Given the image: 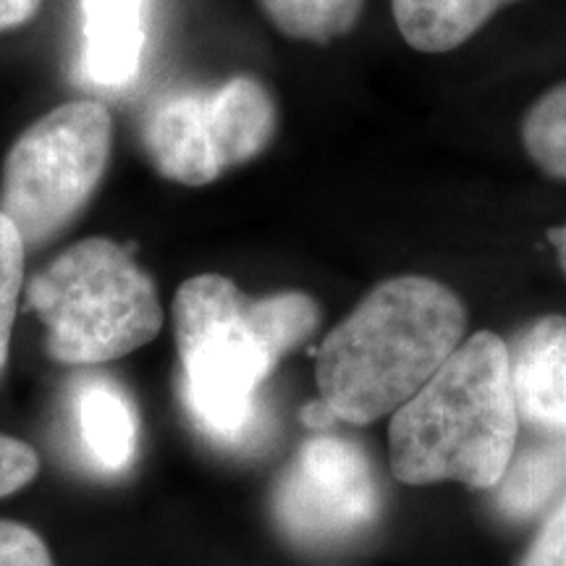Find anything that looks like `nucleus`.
<instances>
[{
  "label": "nucleus",
  "mask_w": 566,
  "mask_h": 566,
  "mask_svg": "<svg viewBox=\"0 0 566 566\" xmlns=\"http://www.w3.org/2000/svg\"><path fill=\"white\" fill-rule=\"evenodd\" d=\"M42 0H0V32L27 24L40 11Z\"/></svg>",
  "instance_id": "aec40b11"
},
{
  "label": "nucleus",
  "mask_w": 566,
  "mask_h": 566,
  "mask_svg": "<svg viewBox=\"0 0 566 566\" xmlns=\"http://www.w3.org/2000/svg\"><path fill=\"white\" fill-rule=\"evenodd\" d=\"M512 0H391L396 27L420 53H449L464 45L501 6Z\"/></svg>",
  "instance_id": "f8f14e48"
},
{
  "label": "nucleus",
  "mask_w": 566,
  "mask_h": 566,
  "mask_svg": "<svg viewBox=\"0 0 566 566\" xmlns=\"http://www.w3.org/2000/svg\"><path fill=\"white\" fill-rule=\"evenodd\" d=\"M520 566H566V499L548 514Z\"/></svg>",
  "instance_id": "6ab92c4d"
},
{
  "label": "nucleus",
  "mask_w": 566,
  "mask_h": 566,
  "mask_svg": "<svg viewBox=\"0 0 566 566\" xmlns=\"http://www.w3.org/2000/svg\"><path fill=\"white\" fill-rule=\"evenodd\" d=\"M113 118L95 101L63 103L13 142L0 176V212L27 247H42L80 218L101 187Z\"/></svg>",
  "instance_id": "39448f33"
},
{
  "label": "nucleus",
  "mask_w": 566,
  "mask_h": 566,
  "mask_svg": "<svg viewBox=\"0 0 566 566\" xmlns=\"http://www.w3.org/2000/svg\"><path fill=\"white\" fill-rule=\"evenodd\" d=\"M302 417H304V422L315 424V428H323V424H328L331 420H336V415L331 412L328 405H325L323 399L317 401V405H310L307 409H304Z\"/></svg>",
  "instance_id": "412c9836"
},
{
  "label": "nucleus",
  "mask_w": 566,
  "mask_h": 566,
  "mask_svg": "<svg viewBox=\"0 0 566 566\" xmlns=\"http://www.w3.org/2000/svg\"><path fill=\"white\" fill-rule=\"evenodd\" d=\"M522 142L543 174L566 181V82L533 103L522 122Z\"/></svg>",
  "instance_id": "2eb2a0df"
},
{
  "label": "nucleus",
  "mask_w": 566,
  "mask_h": 566,
  "mask_svg": "<svg viewBox=\"0 0 566 566\" xmlns=\"http://www.w3.org/2000/svg\"><path fill=\"white\" fill-rule=\"evenodd\" d=\"M516 428L509 346L491 331H480L394 412L391 470L407 485L457 480L488 491L501 483L512 462Z\"/></svg>",
  "instance_id": "7ed1b4c3"
},
{
  "label": "nucleus",
  "mask_w": 566,
  "mask_h": 566,
  "mask_svg": "<svg viewBox=\"0 0 566 566\" xmlns=\"http://www.w3.org/2000/svg\"><path fill=\"white\" fill-rule=\"evenodd\" d=\"M548 237H551V244H554L558 252V263H562V268L566 271V226H562V229H554Z\"/></svg>",
  "instance_id": "4be33fe9"
},
{
  "label": "nucleus",
  "mask_w": 566,
  "mask_h": 566,
  "mask_svg": "<svg viewBox=\"0 0 566 566\" xmlns=\"http://www.w3.org/2000/svg\"><path fill=\"white\" fill-rule=\"evenodd\" d=\"M514 454L495 485V506L512 520H530L566 485V433Z\"/></svg>",
  "instance_id": "ddd939ff"
},
{
  "label": "nucleus",
  "mask_w": 566,
  "mask_h": 566,
  "mask_svg": "<svg viewBox=\"0 0 566 566\" xmlns=\"http://www.w3.org/2000/svg\"><path fill=\"white\" fill-rule=\"evenodd\" d=\"M40 472V457L30 443L0 436V499L32 483Z\"/></svg>",
  "instance_id": "a211bd4d"
},
{
  "label": "nucleus",
  "mask_w": 566,
  "mask_h": 566,
  "mask_svg": "<svg viewBox=\"0 0 566 566\" xmlns=\"http://www.w3.org/2000/svg\"><path fill=\"white\" fill-rule=\"evenodd\" d=\"M516 409L548 433H566V317L551 315L509 346Z\"/></svg>",
  "instance_id": "6e6552de"
},
{
  "label": "nucleus",
  "mask_w": 566,
  "mask_h": 566,
  "mask_svg": "<svg viewBox=\"0 0 566 566\" xmlns=\"http://www.w3.org/2000/svg\"><path fill=\"white\" fill-rule=\"evenodd\" d=\"M226 171L258 158L271 145L279 113L271 92L254 76L239 74L208 92Z\"/></svg>",
  "instance_id": "9b49d317"
},
{
  "label": "nucleus",
  "mask_w": 566,
  "mask_h": 566,
  "mask_svg": "<svg viewBox=\"0 0 566 566\" xmlns=\"http://www.w3.org/2000/svg\"><path fill=\"white\" fill-rule=\"evenodd\" d=\"M258 3L275 30L286 38L325 45L357 27L365 0H258Z\"/></svg>",
  "instance_id": "4468645a"
},
{
  "label": "nucleus",
  "mask_w": 566,
  "mask_h": 566,
  "mask_svg": "<svg viewBox=\"0 0 566 566\" xmlns=\"http://www.w3.org/2000/svg\"><path fill=\"white\" fill-rule=\"evenodd\" d=\"M27 310L48 331V352L63 365H97L153 342L163 325L155 283L111 239L71 244L27 286Z\"/></svg>",
  "instance_id": "20e7f679"
},
{
  "label": "nucleus",
  "mask_w": 566,
  "mask_h": 566,
  "mask_svg": "<svg viewBox=\"0 0 566 566\" xmlns=\"http://www.w3.org/2000/svg\"><path fill=\"white\" fill-rule=\"evenodd\" d=\"M76 433L87 457L105 472H124L137 457V412L122 386L84 378L74 391Z\"/></svg>",
  "instance_id": "9d476101"
},
{
  "label": "nucleus",
  "mask_w": 566,
  "mask_h": 566,
  "mask_svg": "<svg viewBox=\"0 0 566 566\" xmlns=\"http://www.w3.org/2000/svg\"><path fill=\"white\" fill-rule=\"evenodd\" d=\"M380 509L370 462L357 446L334 436L296 451L273 493L283 533L302 546H336L363 533Z\"/></svg>",
  "instance_id": "423d86ee"
},
{
  "label": "nucleus",
  "mask_w": 566,
  "mask_h": 566,
  "mask_svg": "<svg viewBox=\"0 0 566 566\" xmlns=\"http://www.w3.org/2000/svg\"><path fill=\"white\" fill-rule=\"evenodd\" d=\"M181 396L210 438L239 443L258 412V391L294 346L313 336L317 304L302 292L250 300L226 275L184 281L174 300Z\"/></svg>",
  "instance_id": "f257e3e1"
},
{
  "label": "nucleus",
  "mask_w": 566,
  "mask_h": 566,
  "mask_svg": "<svg viewBox=\"0 0 566 566\" xmlns=\"http://www.w3.org/2000/svg\"><path fill=\"white\" fill-rule=\"evenodd\" d=\"M142 145L155 171L184 187H205L226 174L202 90L174 92L155 103L142 126Z\"/></svg>",
  "instance_id": "0eeeda50"
},
{
  "label": "nucleus",
  "mask_w": 566,
  "mask_h": 566,
  "mask_svg": "<svg viewBox=\"0 0 566 566\" xmlns=\"http://www.w3.org/2000/svg\"><path fill=\"white\" fill-rule=\"evenodd\" d=\"M24 252L27 244L19 229L6 212H0V373L9 359L13 317L24 283Z\"/></svg>",
  "instance_id": "dca6fc26"
},
{
  "label": "nucleus",
  "mask_w": 566,
  "mask_h": 566,
  "mask_svg": "<svg viewBox=\"0 0 566 566\" xmlns=\"http://www.w3.org/2000/svg\"><path fill=\"white\" fill-rule=\"evenodd\" d=\"M467 310L449 286L396 275L317 349V391L336 420L367 424L407 405L462 344Z\"/></svg>",
  "instance_id": "f03ea898"
},
{
  "label": "nucleus",
  "mask_w": 566,
  "mask_h": 566,
  "mask_svg": "<svg viewBox=\"0 0 566 566\" xmlns=\"http://www.w3.org/2000/svg\"><path fill=\"white\" fill-rule=\"evenodd\" d=\"M0 566H53V558L32 527L0 520Z\"/></svg>",
  "instance_id": "f3484780"
},
{
  "label": "nucleus",
  "mask_w": 566,
  "mask_h": 566,
  "mask_svg": "<svg viewBox=\"0 0 566 566\" xmlns=\"http://www.w3.org/2000/svg\"><path fill=\"white\" fill-rule=\"evenodd\" d=\"M84 74L101 87H126L142 69L147 0H82Z\"/></svg>",
  "instance_id": "1a4fd4ad"
}]
</instances>
